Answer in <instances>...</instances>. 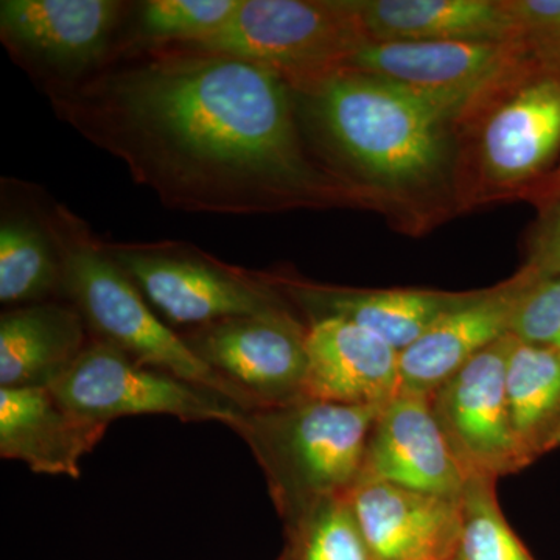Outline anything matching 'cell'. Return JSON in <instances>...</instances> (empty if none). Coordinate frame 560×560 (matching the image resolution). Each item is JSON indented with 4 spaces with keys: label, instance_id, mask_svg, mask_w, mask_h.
Returning <instances> with one entry per match:
<instances>
[{
    "label": "cell",
    "instance_id": "277c9868",
    "mask_svg": "<svg viewBox=\"0 0 560 560\" xmlns=\"http://www.w3.org/2000/svg\"><path fill=\"white\" fill-rule=\"evenodd\" d=\"M44 220L60 253L62 291L98 341L143 366L224 394L249 410L237 390L202 363L183 335L161 319L130 276L109 256L105 243L97 241L79 217L55 206Z\"/></svg>",
    "mask_w": 560,
    "mask_h": 560
},
{
    "label": "cell",
    "instance_id": "30bf717a",
    "mask_svg": "<svg viewBox=\"0 0 560 560\" xmlns=\"http://www.w3.org/2000/svg\"><path fill=\"white\" fill-rule=\"evenodd\" d=\"M127 3L117 0H2L0 36L47 90L105 68Z\"/></svg>",
    "mask_w": 560,
    "mask_h": 560
},
{
    "label": "cell",
    "instance_id": "44dd1931",
    "mask_svg": "<svg viewBox=\"0 0 560 560\" xmlns=\"http://www.w3.org/2000/svg\"><path fill=\"white\" fill-rule=\"evenodd\" d=\"M506 396L515 444L523 463L560 448V357L512 335Z\"/></svg>",
    "mask_w": 560,
    "mask_h": 560
},
{
    "label": "cell",
    "instance_id": "6da1fadb",
    "mask_svg": "<svg viewBox=\"0 0 560 560\" xmlns=\"http://www.w3.org/2000/svg\"><path fill=\"white\" fill-rule=\"evenodd\" d=\"M47 92L61 120L167 208L257 215L364 205L313 154L290 84L241 58L171 46Z\"/></svg>",
    "mask_w": 560,
    "mask_h": 560
},
{
    "label": "cell",
    "instance_id": "5b68a950",
    "mask_svg": "<svg viewBox=\"0 0 560 560\" xmlns=\"http://www.w3.org/2000/svg\"><path fill=\"white\" fill-rule=\"evenodd\" d=\"M459 206L523 195L550 173L560 150V79L530 62L482 94L460 117Z\"/></svg>",
    "mask_w": 560,
    "mask_h": 560
},
{
    "label": "cell",
    "instance_id": "f1b7e54d",
    "mask_svg": "<svg viewBox=\"0 0 560 560\" xmlns=\"http://www.w3.org/2000/svg\"><path fill=\"white\" fill-rule=\"evenodd\" d=\"M525 197L533 198V200L540 201L541 205H547L560 198V162L558 168L548 173L544 179L534 184L525 191Z\"/></svg>",
    "mask_w": 560,
    "mask_h": 560
},
{
    "label": "cell",
    "instance_id": "603a6c76",
    "mask_svg": "<svg viewBox=\"0 0 560 560\" xmlns=\"http://www.w3.org/2000/svg\"><path fill=\"white\" fill-rule=\"evenodd\" d=\"M495 486L492 478L467 480L458 541L448 560H534L504 518Z\"/></svg>",
    "mask_w": 560,
    "mask_h": 560
},
{
    "label": "cell",
    "instance_id": "3957f363",
    "mask_svg": "<svg viewBox=\"0 0 560 560\" xmlns=\"http://www.w3.org/2000/svg\"><path fill=\"white\" fill-rule=\"evenodd\" d=\"M381 410L304 396L245 412L232 429L253 448L290 528L323 501L355 488Z\"/></svg>",
    "mask_w": 560,
    "mask_h": 560
},
{
    "label": "cell",
    "instance_id": "52a82bcc",
    "mask_svg": "<svg viewBox=\"0 0 560 560\" xmlns=\"http://www.w3.org/2000/svg\"><path fill=\"white\" fill-rule=\"evenodd\" d=\"M105 249L154 312L176 326L290 308L264 272L230 267L189 243H105Z\"/></svg>",
    "mask_w": 560,
    "mask_h": 560
},
{
    "label": "cell",
    "instance_id": "7402d4cb",
    "mask_svg": "<svg viewBox=\"0 0 560 560\" xmlns=\"http://www.w3.org/2000/svg\"><path fill=\"white\" fill-rule=\"evenodd\" d=\"M55 291H62V268L46 220L3 213L0 301L2 304H35Z\"/></svg>",
    "mask_w": 560,
    "mask_h": 560
},
{
    "label": "cell",
    "instance_id": "9c48e42d",
    "mask_svg": "<svg viewBox=\"0 0 560 560\" xmlns=\"http://www.w3.org/2000/svg\"><path fill=\"white\" fill-rule=\"evenodd\" d=\"M183 338L250 411L305 396L307 326L290 308L217 320Z\"/></svg>",
    "mask_w": 560,
    "mask_h": 560
},
{
    "label": "cell",
    "instance_id": "f546056e",
    "mask_svg": "<svg viewBox=\"0 0 560 560\" xmlns=\"http://www.w3.org/2000/svg\"><path fill=\"white\" fill-rule=\"evenodd\" d=\"M283 560H285V559H283Z\"/></svg>",
    "mask_w": 560,
    "mask_h": 560
},
{
    "label": "cell",
    "instance_id": "d6986e66",
    "mask_svg": "<svg viewBox=\"0 0 560 560\" xmlns=\"http://www.w3.org/2000/svg\"><path fill=\"white\" fill-rule=\"evenodd\" d=\"M366 40L514 43L504 0H350Z\"/></svg>",
    "mask_w": 560,
    "mask_h": 560
},
{
    "label": "cell",
    "instance_id": "8992f818",
    "mask_svg": "<svg viewBox=\"0 0 560 560\" xmlns=\"http://www.w3.org/2000/svg\"><path fill=\"white\" fill-rule=\"evenodd\" d=\"M364 43L350 0H241L219 33L186 47L253 62L298 91L348 68Z\"/></svg>",
    "mask_w": 560,
    "mask_h": 560
},
{
    "label": "cell",
    "instance_id": "ffe728a7",
    "mask_svg": "<svg viewBox=\"0 0 560 560\" xmlns=\"http://www.w3.org/2000/svg\"><path fill=\"white\" fill-rule=\"evenodd\" d=\"M75 307L35 302L0 318L2 388H49L90 342Z\"/></svg>",
    "mask_w": 560,
    "mask_h": 560
},
{
    "label": "cell",
    "instance_id": "9a60e30c",
    "mask_svg": "<svg viewBox=\"0 0 560 560\" xmlns=\"http://www.w3.org/2000/svg\"><path fill=\"white\" fill-rule=\"evenodd\" d=\"M346 497L375 560L451 559L460 499L381 481H359Z\"/></svg>",
    "mask_w": 560,
    "mask_h": 560
},
{
    "label": "cell",
    "instance_id": "cb8c5ba5",
    "mask_svg": "<svg viewBox=\"0 0 560 560\" xmlns=\"http://www.w3.org/2000/svg\"><path fill=\"white\" fill-rule=\"evenodd\" d=\"M289 529L285 560H375L346 495L323 501Z\"/></svg>",
    "mask_w": 560,
    "mask_h": 560
},
{
    "label": "cell",
    "instance_id": "e0dca14e",
    "mask_svg": "<svg viewBox=\"0 0 560 560\" xmlns=\"http://www.w3.org/2000/svg\"><path fill=\"white\" fill-rule=\"evenodd\" d=\"M305 397L383 407L400 393V352L346 319L307 324Z\"/></svg>",
    "mask_w": 560,
    "mask_h": 560
},
{
    "label": "cell",
    "instance_id": "8fae6325",
    "mask_svg": "<svg viewBox=\"0 0 560 560\" xmlns=\"http://www.w3.org/2000/svg\"><path fill=\"white\" fill-rule=\"evenodd\" d=\"M512 335L493 342L430 394L431 408L467 478L499 480L526 469L506 396Z\"/></svg>",
    "mask_w": 560,
    "mask_h": 560
},
{
    "label": "cell",
    "instance_id": "7c38bea8",
    "mask_svg": "<svg viewBox=\"0 0 560 560\" xmlns=\"http://www.w3.org/2000/svg\"><path fill=\"white\" fill-rule=\"evenodd\" d=\"M529 62L517 43L368 40L348 68L436 98L459 116L490 88ZM459 117V120H460Z\"/></svg>",
    "mask_w": 560,
    "mask_h": 560
},
{
    "label": "cell",
    "instance_id": "ba28073f",
    "mask_svg": "<svg viewBox=\"0 0 560 560\" xmlns=\"http://www.w3.org/2000/svg\"><path fill=\"white\" fill-rule=\"evenodd\" d=\"M49 389L73 415L105 425L124 416L168 415L234 427L249 411L224 394L143 366L98 340Z\"/></svg>",
    "mask_w": 560,
    "mask_h": 560
},
{
    "label": "cell",
    "instance_id": "ac0fdd59",
    "mask_svg": "<svg viewBox=\"0 0 560 560\" xmlns=\"http://www.w3.org/2000/svg\"><path fill=\"white\" fill-rule=\"evenodd\" d=\"M108 425L73 415L49 388H0V455L36 474L80 477Z\"/></svg>",
    "mask_w": 560,
    "mask_h": 560
},
{
    "label": "cell",
    "instance_id": "5bb4252c",
    "mask_svg": "<svg viewBox=\"0 0 560 560\" xmlns=\"http://www.w3.org/2000/svg\"><path fill=\"white\" fill-rule=\"evenodd\" d=\"M530 276L523 267L492 289L470 291L466 301L400 350V390L430 396L478 353L511 335L512 316Z\"/></svg>",
    "mask_w": 560,
    "mask_h": 560
},
{
    "label": "cell",
    "instance_id": "4fadbf2b",
    "mask_svg": "<svg viewBox=\"0 0 560 560\" xmlns=\"http://www.w3.org/2000/svg\"><path fill=\"white\" fill-rule=\"evenodd\" d=\"M466 471L442 433L430 396L400 390L372 425L360 481L460 499Z\"/></svg>",
    "mask_w": 560,
    "mask_h": 560
},
{
    "label": "cell",
    "instance_id": "4316f807",
    "mask_svg": "<svg viewBox=\"0 0 560 560\" xmlns=\"http://www.w3.org/2000/svg\"><path fill=\"white\" fill-rule=\"evenodd\" d=\"M530 275L512 316L511 335L560 357V278Z\"/></svg>",
    "mask_w": 560,
    "mask_h": 560
},
{
    "label": "cell",
    "instance_id": "7a4b0ae2",
    "mask_svg": "<svg viewBox=\"0 0 560 560\" xmlns=\"http://www.w3.org/2000/svg\"><path fill=\"white\" fill-rule=\"evenodd\" d=\"M305 140L364 205H419L456 186L459 113L429 95L342 69L293 91Z\"/></svg>",
    "mask_w": 560,
    "mask_h": 560
},
{
    "label": "cell",
    "instance_id": "d4e9b609",
    "mask_svg": "<svg viewBox=\"0 0 560 560\" xmlns=\"http://www.w3.org/2000/svg\"><path fill=\"white\" fill-rule=\"evenodd\" d=\"M241 0H150L140 3L138 35L153 46H190L219 33Z\"/></svg>",
    "mask_w": 560,
    "mask_h": 560
},
{
    "label": "cell",
    "instance_id": "83f0119b",
    "mask_svg": "<svg viewBox=\"0 0 560 560\" xmlns=\"http://www.w3.org/2000/svg\"><path fill=\"white\" fill-rule=\"evenodd\" d=\"M544 206L545 215L533 232L523 267L540 278H560V198Z\"/></svg>",
    "mask_w": 560,
    "mask_h": 560
},
{
    "label": "cell",
    "instance_id": "2e32d148",
    "mask_svg": "<svg viewBox=\"0 0 560 560\" xmlns=\"http://www.w3.org/2000/svg\"><path fill=\"white\" fill-rule=\"evenodd\" d=\"M268 282L311 320L346 319L404 350L469 298L470 291L422 289H349L287 276L265 275Z\"/></svg>",
    "mask_w": 560,
    "mask_h": 560
},
{
    "label": "cell",
    "instance_id": "484cf974",
    "mask_svg": "<svg viewBox=\"0 0 560 560\" xmlns=\"http://www.w3.org/2000/svg\"><path fill=\"white\" fill-rule=\"evenodd\" d=\"M515 38L540 73L560 79V0H504Z\"/></svg>",
    "mask_w": 560,
    "mask_h": 560
}]
</instances>
